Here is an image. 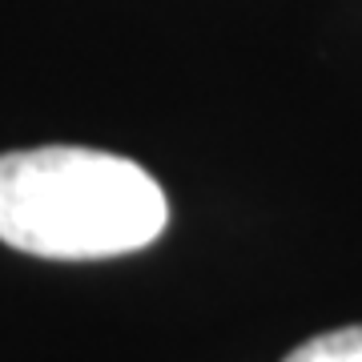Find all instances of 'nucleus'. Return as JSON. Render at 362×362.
<instances>
[{
	"instance_id": "1",
	"label": "nucleus",
	"mask_w": 362,
	"mask_h": 362,
	"mask_svg": "<svg viewBox=\"0 0 362 362\" xmlns=\"http://www.w3.org/2000/svg\"><path fill=\"white\" fill-rule=\"evenodd\" d=\"M169 226L165 189L129 157L40 145L0 157V242L49 262L125 258Z\"/></svg>"
},
{
	"instance_id": "2",
	"label": "nucleus",
	"mask_w": 362,
	"mask_h": 362,
	"mask_svg": "<svg viewBox=\"0 0 362 362\" xmlns=\"http://www.w3.org/2000/svg\"><path fill=\"white\" fill-rule=\"evenodd\" d=\"M282 362H362V326H338L306 338Z\"/></svg>"
}]
</instances>
